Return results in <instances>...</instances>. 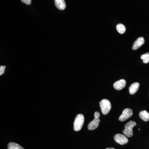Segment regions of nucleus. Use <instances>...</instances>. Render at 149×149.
I'll list each match as a JSON object with an SVG mask.
<instances>
[{"instance_id": "9b49d317", "label": "nucleus", "mask_w": 149, "mask_h": 149, "mask_svg": "<svg viewBox=\"0 0 149 149\" xmlns=\"http://www.w3.org/2000/svg\"><path fill=\"white\" fill-rule=\"evenodd\" d=\"M139 116L144 121L146 122L149 121V113L146 111L144 110L140 112Z\"/></svg>"}, {"instance_id": "ddd939ff", "label": "nucleus", "mask_w": 149, "mask_h": 149, "mask_svg": "<svg viewBox=\"0 0 149 149\" xmlns=\"http://www.w3.org/2000/svg\"><path fill=\"white\" fill-rule=\"evenodd\" d=\"M116 29L118 32L120 34H123L125 33L126 28L125 26L122 24H118L116 25Z\"/></svg>"}, {"instance_id": "39448f33", "label": "nucleus", "mask_w": 149, "mask_h": 149, "mask_svg": "<svg viewBox=\"0 0 149 149\" xmlns=\"http://www.w3.org/2000/svg\"><path fill=\"white\" fill-rule=\"evenodd\" d=\"M114 139L116 143L121 145H125L128 142V138L125 135L121 134H117L115 135Z\"/></svg>"}, {"instance_id": "f3484780", "label": "nucleus", "mask_w": 149, "mask_h": 149, "mask_svg": "<svg viewBox=\"0 0 149 149\" xmlns=\"http://www.w3.org/2000/svg\"><path fill=\"white\" fill-rule=\"evenodd\" d=\"M100 116V112H99L98 111H96L95 112V114H94L95 118V119H98V118H99Z\"/></svg>"}, {"instance_id": "4468645a", "label": "nucleus", "mask_w": 149, "mask_h": 149, "mask_svg": "<svg viewBox=\"0 0 149 149\" xmlns=\"http://www.w3.org/2000/svg\"><path fill=\"white\" fill-rule=\"evenodd\" d=\"M141 59L143 60L144 63H148L149 62V53L143 54L141 57Z\"/></svg>"}, {"instance_id": "9d476101", "label": "nucleus", "mask_w": 149, "mask_h": 149, "mask_svg": "<svg viewBox=\"0 0 149 149\" xmlns=\"http://www.w3.org/2000/svg\"><path fill=\"white\" fill-rule=\"evenodd\" d=\"M140 84L139 83H134L131 84L129 88V93L130 95H134L139 90Z\"/></svg>"}, {"instance_id": "f03ea898", "label": "nucleus", "mask_w": 149, "mask_h": 149, "mask_svg": "<svg viewBox=\"0 0 149 149\" xmlns=\"http://www.w3.org/2000/svg\"><path fill=\"white\" fill-rule=\"evenodd\" d=\"M136 125V122L130 120L125 125V129L123 131L124 135L128 137H131L133 136V129Z\"/></svg>"}, {"instance_id": "0eeeda50", "label": "nucleus", "mask_w": 149, "mask_h": 149, "mask_svg": "<svg viewBox=\"0 0 149 149\" xmlns=\"http://www.w3.org/2000/svg\"><path fill=\"white\" fill-rule=\"evenodd\" d=\"M144 43H145V39L143 37H139L134 42L132 49L133 50H136L139 48L141 47V46L144 45Z\"/></svg>"}, {"instance_id": "f8f14e48", "label": "nucleus", "mask_w": 149, "mask_h": 149, "mask_svg": "<svg viewBox=\"0 0 149 149\" xmlns=\"http://www.w3.org/2000/svg\"><path fill=\"white\" fill-rule=\"evenodd\" d=\"M8 149H24V148H22L21 146L19 144L13 142H10L8 144Z\"/></svg>"}, {"instance_id": "423d86ee", "label": "nucleus", "mask_w": 149, "mask_h": 149, "mask_svg": "<svg viewBox=\"0 0 149 149\" xmlns=\"http://www.w3.org/2000/svg\"><path fill=\"white\" fill-rule=\"evenodd\" d=\"M126 84V81L124 79H121L116 82L113 84V86L116 90L120 91L125 88Z\"/></svg>"}, {"instance_id": "dca6fc26", "label": "nucleus", "mask_w": 149, "mask_h": 149, "mask_svg": "<svg viewBox=\"0 0 149 149\" xmlns=\"http://www.w3.org/2000/svg\"><path fill=\"white\" fill-rule=\"evenodd\" d=\"M21 1L26 4L29 5L31 3V0H21Z\"/></svg>"}, {"instance_id": "6e6552de", "label": "nucleus", "mask_w": 149, "mask_h": 149, "mask_svg": "<svg viewBox=\"0 0 149 149\" xmlns=\"http://www.w3.org/2000/svg\"><path fill=\"white\" fill-rule=\"evenodd\" d=\"M100 122V120L99 118L98 119L94 118V120H92L88 124V129L91 130H95L98 127Z\"/></svg>"}, {"instance_id": "20e7f679", "label": "nucleus", "mask_w": 149, "mask_h": 149, "mask_svg": "<svg viewBox=\"0 0 149 149\" xmlns=\"http://www.w3.org/2000/svg\"><path fill=\"white\" fill-rule=\"evenodd\" d=\"M133 111L129 108L123 110L122 114L119 116V120L120 121H125L133 115Z\"/></svg>"}, {"instance_id": "a211bd4d", "label": "nucleus", "mask_w": 149, "mask_h": 149, "mask_svg": "<svg viewBox=\"0 0 149 149\" xmlns=\"http://www.w3.org/2000/svg\"><path fill=\"white\" fill-rule=\"evenodd\" d=\"M106 149H115L114 148H107Z\"/></svg>"}, {"instance_id": "f257e3e1", "label": "nucleus", "mask_w": 149, "mask_h": 149, "mask_svg": "<svg viewBox=\"0 0 149 149\" xmlns=\"http://www.w3.org/2000/svg\"><path fill=\"white\" fill-rule=\"evenodd\" d=\"M85 118L84 116L82 114L77 115L74 119L73 123V128L76 131H79L82 129L84 124Z\"/></svg>"}, {"instance_id": "7ed1b4c3", "label": "nucleus", "mask_w": 149, "mask_h": 149, "mask_svg": "<svg viewBox=\"0 0 149 149\" xmlns=\"http://www.w3.org/2000/svg\"><path fill=\"white\" fill-rule=\"evenodd\" d=\"M100 106L102 113L104 115L107 114L111 108V104L108 100L103 99L100 102Z\"/></svg>"}, {"instance_id": "2eb2a0df", "label": "nucleus", "mask_w": 149, "mask_h": 149, "mask_svg": "<svg viewBox=\"0 0 149 149\" xmlns=\"http://www.w3.org/2000/svg\"><path fill=\"white\" fill-rule=\"evenodd\" d=\"M6 66H1L0 67V75H1L2 74H3L5 70Z\"/></svg>"}, {"instance_id": "1a4fd4ad", "label": "nucleus", "mask_w": 149, "mask_h": 149, "mask_svg": "<svg viewBox=\"0 0 149 149\" xmlns=\"http://www.w3.org/2000/svg\"><path fill=\"white\" fill-rule=\"evenodd\" d=\"M56 7L60 10H63L66 8V3L64 0H54Z\"/></svg>"}]
</instances>
